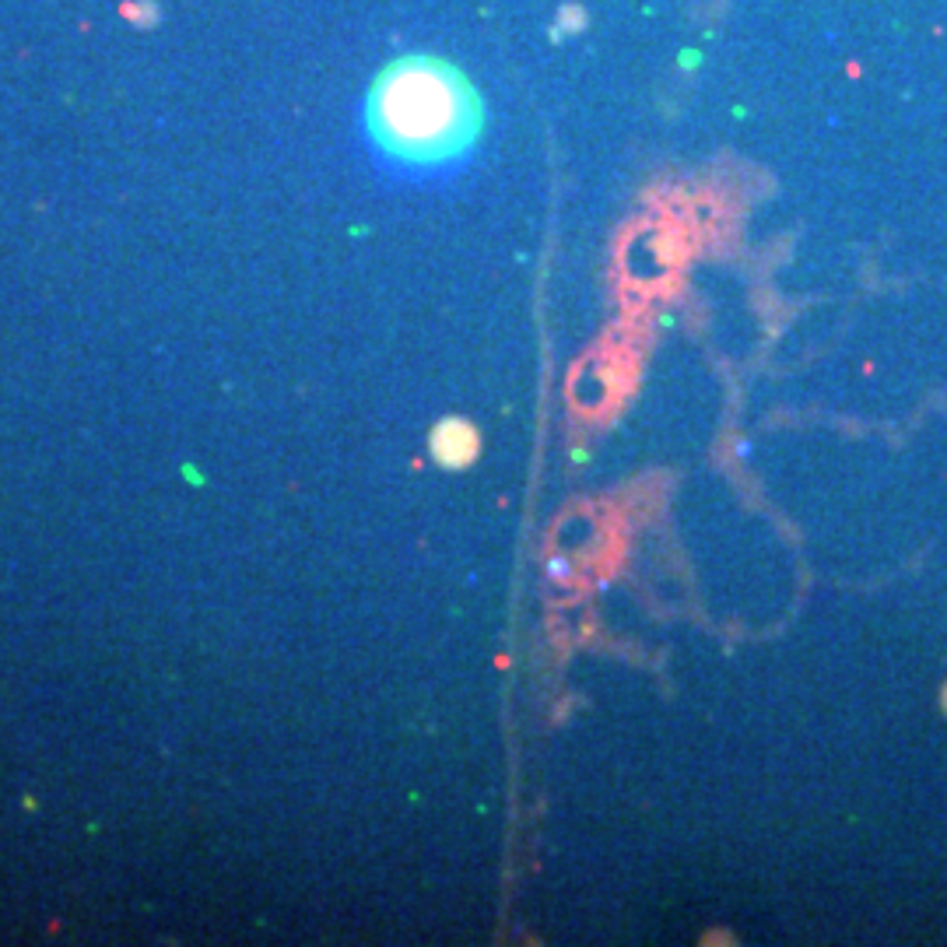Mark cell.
Returning <instances> with one entry per match:
<instances>
[{"label": "cell", "mask_w": 947, "mask_h": 947, "mask_svg": "<svg viewBox=\"0 0 947 947\" xmlns=\"http://www.w3.org/2000/svg\"><path fill=\"white\" fill-rule=\"evenodd\" d=\"M365 127L376 148L404 165H446L467 155L484 127V106L460 70L411 53L376 78L365 102Z\"/></svg>", "instance_id": "1"}, {"label": "cell", "mask_w": 947, "mask_h": 947, "mask_svg": "<svg viewBox=\"0 0 947 947\" xmlns=\"http://www.w3.org/2000/svg\"><path fill=\"white\" fill-rule=\"evenodd\" d=\"M944 709H947V688H944Z\"/></svg>", "instance_id": "3"}, {"label": "cell", "mask_w": 947, "mask_h": 947, "mask_svg": "<svg viewBox=\"0 0 947 947\" xmlns=\"http://www.w3.org/2000/svg\"><path fill=\"white\" fill-rule=\"evenodd\" d=\"M432 453L442 467H467L477 456V435L467 421H442L432 435Z\"/></svg>", "instance_id": "2"}]
</instances>
